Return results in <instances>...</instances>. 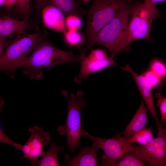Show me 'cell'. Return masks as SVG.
Listing matches in <instances>:
<instances>
[{"mask_svg":"<svg viewBox=\"0 0 166 166\" xmlns=\"http://www.w3.org/2000/svg\"><path fill=\"white\" fill-rule=\"evenodd\" d=\"M133 2L119 10L113 18L93 38L89 49L95 45H101L107 48L111 56L114 58L127 48L128 22Z\"/></svg>","mask_w":166,"mask_h":166,"instance_id":"7a4b0ae2","label":"cell"},{"mask_svg":"<svg viewBox=\"0 0 166 166\" xmlns=\"http://www.w3.org/2000/svg\"><path fill=\"white\" fill-rule=\"evenodd\" d=\"M0 5L5 6L8 8H10L7 0H0Z\"/></svg>","mask_w":166,"mask_h":166,"instance_id":"f1b7e54d","label":"cell"},{"mask_svg":"<svg viewBox=\"0 0 166 166\" xmlns=\"http://www.w3.org/2000/svg\"><path fill=\"white\" fill-rule=\"evenodd\" d=\"M161 16L156 5L147 1H134L131 4L128 25L127 43L128 45L137 40L152 42L150 34L153 20Z\"/></svg>","mask_w":166,"mask_h":166,"instance_id":"5b68a950","label":"cell"},{"mask_svg":"<svg viewBox=\"0 0 166 166\" xmlns=\"http://www.w3.org/2000/svg\"><path fill=\"white\" fill-rule=\"evenodd\" d=\"M61 93L67 101V114L65 124L58 127L57 132L60 135L66 134L68 148L73 153L82 135L81 111L86 101L82 97L84 93L82 91H77L76 95L73 93L69 95L66 90H62Z\"/></svg>","mask_w":166,"mask_h":166,"instance_id":"8992f818","label":"cell"},{"mask_svg":"<svg viewBox=\"0 0 166 166\" xmlns=\"http://www.w3.org/2000/svg\"><path fill=\"white\" fill-rule=\"evenodd\" d=\"M152 88H156L160 85L161 79L150 69L142 74Z\"/></svg>","mask_w":166,"mask_h":166,"instance_id":"cb8c5ba5","label":"cell"},{"mask_svg":"<svg viewBox=\"0 0 166 166\" xmlns=\"http://www.w3.org/2000/svg\"><path fill=\"white\" fill-rule=\"evenodd\" d=\"M65 149L64 145H56L54 142L51 143L49 149L47 151H43L42 157L36 162L34 166H59L58 154L59 152Z\"/></svg>","mask_w":166,"mask_h":166,"instance_id":"e0dca14e","label":"cell"},{"mask_svg":"<svg viewBox=\"0 0 166 166\" xmlns=\"http://www.w3.org/2000/svg\"><path fill=\"white\" fill-rule=\"evenodd\" d=\"M27 20H18L9 16L2 17L0 19V42H4L6 38L16 33L22 34L34 28Z\"/></svg>","mask_w":166,"mask_h":166,"instance_id":"7c38bea8","label":"cell"},{"mask_svg":"<svg viewBox=\"0 0 166 166\" xmlns=\"http://www.w3.org/2000/svg\"><path fill=\"white\" fill-rule=\"evenodd\" d=\"M135 0H93L87 11L83 41L79 47L80 53L86 54L89 44L97 34L113 18L121 8Z\"/></svg>","mask_w":166,"mask_h":166,"instance_id":"3957f363","label":"cell"},{"mask_svg":"<svg viewBox=\"0 0 166 166\" xmlns=\"http://www.w3.org/2000/svg\"><path fill=\"white\" fill-rule=\"evenodd\" d=\"M47 5L54 6L60 9L66 16L74 14L86 16L87 11L84 9L77 0H42V8Z\"/></svg>","mask_w":166,"mask_h":166,"instance_id":"2e32d148","label":"cell"},{"mask_svg":"<svg viewBox=\"0 0 166 166\" xmlns=\"http://www.w3.org/2000/svg\"><path fill=\"white\" fill-rule=\"evenodd\" d=\"M18 0H7L10 7L14 4L17 3Z\"/></svg>","mask_w":166,"mask_h":166,"instance_id":"4dcf8cb0","label":"cell"},{"mask_svg":"<svg viewBox=\"0 0 166 166\" xmlns=\"http://www.w3.org/2000/svg\"><path fill=\"white\" fill-rule=\"evenodd\" d=\"M136 155L150 166H166V130L148 144L134 146Z\"/></svg>","mask_w":166,"mask_h":166,"instance_id":"ba28073f","label":"cell"},{"mask_svg":"<svg viewBox=\"0 0 166 166\" xmlns=\"http://www.w3.org/2000/svg\"><path fill=\"white\" fill-rule=\"evenodd\" d=\"M28 131L30 136L26 143L22 145L21 151L23 152V159H27L31 165L34 166L36 161L42 156L43 148L50 140L51 136L48 132H44L42 127L34 126Z\"/></svg>","mask_w":166,"mask_h":166,"instance_id":"9c48e42d","label":"cell"},{"mask_svg":"<svg viewBox=\"0 0 166 166\" xmlns=\"http://www.w3.org/2000/svg\"><path fill=\"white\" fill-rule=\"evenodd\" d=\"M42 30L28 34H18L7 43L4 52L0 57V69L11 78L15 76V71L22 67L28 55L44 39Z\"/></svg>","mask_w":166,"mask_h":166,"instance_id":"277c9868","label":"cell"},{"mask_svg":"<svg viewBox=\"0 0 166 166\" xmlns=\"http://www.w3.org/2000/svg\"><path fill=\"white\" fill-rule=\"evenodd\" d=\"M81 133L91 140L92 146L103 151L101 157V166H116L124 156L134 150V146L119 134L112 138H104L93 136L83 129Z\"/></svg>","mask_w":166,"mask_h":166,"instance_id":"52a82bcc","label":"cell"},{"mask_svg":"<svg viewBox=\"0 0 166 166\" xmlns=\"http://www.w3.org/2000/svg\"><path fill=\"white\" fill-rule=\"evenodd\" d=\"M81 61L80 72L74 79L75 82L81 83L83 79L87 78L91 74L100 71L113 65H117L111 56L101 61L90 59L86 55L80 57Z\"/></svg>","mask_w":166,"mask_h":166,"instance_id":"8fae6325","label":"cell"},{"mask_svg":"<svg viewBox=\"0 0 166 166\" xmlns=\"http://www.w3.org/2000/svg\"><path fill=\"white\" fill-rule=\"evenodd\" d=\"M87 56L90 59L99 61L104 60L109 57L106 51L101 49L92 50Z\"/></svg>","mask_w":166,"mask_h":166,"instance_id":"d4e9b609","label":"cell"},{"mask_svg":"<svg viewBox=\"0 0 166 166\" xmlns=\"http://www.w3.org/2000/svg\"><path fill=\"white\" fill-rule=\"evenodd\" d=\"M81 61L80 55L74 54L71 49L62 50L44 39L36 46L22 67L24 74L31 79L38 80L42 78L43 69H50L61 63H80Z\"/></svg>","mask_w":166,"mask_h":166,"instance_id":"6da1fadb","label":"cell"},{"mask_svg":"<svg viewBox=\"0 0 166 166\" xmlns=\"http://www.w3.org/2000/svg\"><path fill=\"white\" fill-rule=\"evenodd\" d=\"M149 68L150 70L161 79L166 77V65L160 59H153L150 62Z\"/></svg>","mask_w":166,"mask_h":166,"instance_id":"7402d4cb","label":"cell"},{"mask_svg":"<svg viewBox=\"0 0 166 166\" xmlns=\"http://www.w3.org/2000/svg\"><path fill=\"white\" fill-rule=\"evenodd\" d=\"M144 165V162L136 155L134 150L124 156L117 163L116 166H143Z\"/></svg>","mask_w":166,"mask_h":166,"instance_id":"ffe728a7","label":"cell"},{"mask_svg":"<svg viewBox=\"0 0 166 166\" xmlns=\"http://www.w3.org/2000/svg\"><path fill=\"white\" fill-rule=\"evenodd\" d=\"M148 110L143 100L138 109L124 130L119 134L122 135L127 140L135 133L145 128L146 125L148 122Z\"/></svg>","mask_w":166,"mask_h":166,"instance_id":"5bb4252c","label":"cell"},{"mask_svg":"<svg viewBox=\"0 0 166 166\" xmlns=\"http://www.w3.org/2000/svg\"><path fill=\"white\" fill-rule=\"evenodd\" d=\"M121 68L130 73L133 77L148 110L156 121L158 127L157 133H160L165 129L159 121L156 114L152 95V87L143 75L137 74L128 65L121 67Z\"/></svg>","mask_w":166,"mask_h":166,"instance_id":"30bf717a","label":"cell"},{"mask_svg":"<svg viewBox=\"0 0 166 166\" xmlns=\"http://www.w3.org/2000/svg\"><path fill=\"white\" fill-rule=\"evenodd\" d=\"M82 24L80 17L77 15H68L65 19V26L68 30H79L81 28Z\"/></svg>","mask_w":166,"mask_h":166,"instance_id":"44dd1931","label":"cell"},{"mask_svg":"<svg viewBox=\"0 0 166 166\" xmlns=\"http://www.w3.org/2000/svg\"><path fill=\"white\" fill-rule=\"evenodd\" d=\"M42 0H37L36 4V14L38 15L42 11Z\"/></svg>","mask_w":166,"mask_h":166,"instance_id":"83f0119b","label":"cell"},{"mask_svg":"<svg viewBox=\"0 0 166 166\" xmlns=\"http://www.w3.org/2000/svg\"><path fill=\"white\" fill-rule=\"evenodd\" d=\"M83 2H84L88 3L90 0H81Z\"/></svg>","mask_w":166,"mask_h":166,"instance_id":"1f68e13d","label":"cell"},{"mask_svg":"<svg viewBox=\"0 0 166 166\" xmlns=\"http://www.w3.org/2000/svg\"><path fill=\"white\" fill-rule=\"evenodd\" d=\"M0 130V142L10 144L16 149L21 151L22 145L14 142L5 134L1 128Z\"/></svg>","mask_w":166,"mask_h":166,"instance_id":"4316f807","label":"cell"},{"mask_svg":"<svg viewBox=\"0 0 166 166\" xmlns=\"http://www.w3.org/2000/svg\"><path fill=\"white\" fill-rule=\"evenodd\" d=\"M157 105L159 107L161 115V123L163 124L166 121V98L160 93H156Z\"/></svg>","mask_w":166,"mask_h":166,"instance_id":"603a6c76","label":"cell"},{"mask_svg":"<svg viewBox=\"0 0 166 166\" xmlns=\"http://www.w3.org/2000/svg\"><path fill=\"white\" fill-rule=\"evenodd\" d=\"M63 34L65 42L71 47H79L83 42V34L79 30H67Z\"/></svg>","mask_w":166,"mask_h":166,"instance_id":"d6986e66","label":"cell"},{"mask_svg":"<svg viewBox=\"0 0 166 166\" xmlns=\"http://www.w3.org/2000/svg\"><path fill=\"white\" fill-rule=\"evenodd\" d=\"M97 149L86 146L73 158L68 154L64 156L65 162L71 166H96L97 165Z\"/></svg>","mask_w":166,"mask_h":166,"instance_id":"9a60e30c","label":"cell"},{"mask_svg":"<svg viewBox=\"0 0 166 166\" xmlns=\"http://www.w3.org/2000/svg\"><path fill=\"white\" fill-rule=\"evenodd\" d=\"M42 16L45 27L63 34L66 31L64 14L57 7L51 5L45 6L42 10Z\"/></svg>","mask_w":166,"mask_h":166,"instance_id":"4fadbf2b","label":"cell"},{"mask_svg":"<svg viewBox=\"0 0 166 166\" xmlns=\"http://www.w3.org/2000/svg\"><path fill=\"white\" fill-rule=\"evenodd\" d=\"M31 0H18L17 8L24 16V19L27 20L29 9V5Z\"/></svg>","mask_w":166,"mask_h":166,"instance_id":"484cf974","label":"cell"},{"mask_svg":"<svg viewBox=\"0 0 166 166\" xmlns=\"http://www.w3.org/2000/svg\"><path fill=\"white\" fill-rule=\"evenodd\" d=\"M152 129V126L148 128H145L134 134L127 140L132 144L137 143L140 145H145L154 138Z\"/></svg>","mask_w":166,"mask_h":166,"instance_id":"ac0fdd59","label":"cell"},{"mask_svg":"<svg viewBox=\"0 0 166 166\" xmlns=\"http://www.w3.org/2000/svg\"><path fill=\"white\" fill-rule=\"evenodd\" d=\"M145 1H147L150 2L153 4L156 5L157 3L162 2H166V0H144Z\"/></svg>","mask_w":166,"mask_h":166,"instance_id":"f546056e","label":"cell"}]
</instances>
